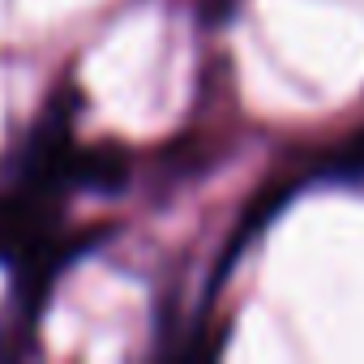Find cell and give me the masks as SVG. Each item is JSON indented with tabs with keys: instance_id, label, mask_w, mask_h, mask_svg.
Returning a JSON list of instances; mask_svg holds the SVG:
<instances>
[{
	"instance_id": "cell-1",
	"label": "cell",
	"mask_w": 364,
	"mask_h": 364,
	"mask_svg": "<svg viewBox=\"0 0 364 364\" xmlns=\"http://www.w3.org/2000/svg\"><path fill=\"white\" fill-rule=\"evenodd\" d=\"M334 180H351V185H360L364 180V129L351 133L334 154H330V167H326Z\"/></svg>"
}]
</instances>
